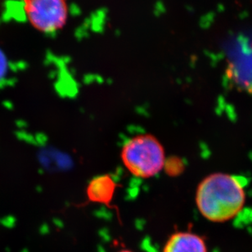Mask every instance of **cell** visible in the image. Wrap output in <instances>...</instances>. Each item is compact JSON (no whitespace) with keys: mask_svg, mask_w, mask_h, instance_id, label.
Returning a JSON list of instances; mask_svg holds the SVG:
<instances>
[{"mask_svg":"<svg viewBox=\"0 0 252 252\" xmlns=\"http://www.w3.org/2000/svg\"><path fill=\"white\" fill-rule=\"evenodd\" d=\"M195 201L204 218L215 223H223L234 218L243 210L246 192L238 178L214 173L199 184Z\"/></svg>","mask_w":252,"mask_h":252,"instance_id":"1","label":"cell"},{"mask_svg":"<svg viewBox=\"0 0 252 252\" xmlns=\"http://www.w3.org/2000/svg\"><path fill=\"white\" fill-rule=\"evenodd\" d=\"M121 159L131 175L146 180L162 171L166 157L165 148L157 137L143 133L126 141L121 151Z\"/></svg>","mask_w":252,"mask_h":252,"instance_id":"2","label":"cell"},{"mask_svg":"<svg viewBox=\"0 0 252 252\" xmlns=\"http://www.w3.org/2000/svg\"><path fill=\"white\" fill-rule=\"evenodd\" d=\"M23 9L30 24L46 34L63 29L69 17L67 0H23Z\"/></svg>","mask_w":252,"mask_h":252,"instance_id":"3","label":"cell"},{"mask_svg":"<svg viewBox=\"0 0 252 252\" xmlns=\"http://www.w3.org/2000/svg\"><path fill=\"white\" fill-rule=\"evenodd\" d=\"M117 183L110 175H101L90 180L86 189L89 201L110 206L114 198Z\"/></svg>","mask_w":252,"mask_h":252,"instance_id":"4","label":"cell"},{"mask_svg":"<svg viewBox=\"0 0 252 252\" xmlns=\"http://www.w3.org/2000/svg\"><path fill=\"white\" fill-rule=\"evenodd\" d=\"M163 252H207L203 238L190 232H178L170 236Z\"/></svg>","mask_w":252,"mask_h":252,"instance_id":"5","label":"cell"},{"mask_svg":"<svg viewBox=\"0 0 252 252\" xmlns=\"http://www.w3.org/2000/svg\"><path fill=\"white\" fill-rule=\"evenodd\" d=\"M163 170L170 177H177L185 171V162L177 157L166 158Z\"/></svg>","mask_w":252,"mask_h":252,"instance_id":"6","label":"cell"},{"mask_svg":"<svg viewBox=\"0 0 252 252\" xmlns=\"http://www.w3.org/2000/svg\"><path fill=\"white\" fill-rule=\"evenodd\" d=\"M8 70V63L4 54L0 50V81L4 79Z\"/></svg>","mask_w":252,"mask_h":252,"instance_id":"7","label":"cell"},{"mask_svg":"<svg viewBox=\"0 0 252 252\" xmlns=\"http://www.w3.org/2000/svg\"><path fill=\"white\" fill-rule=\"evenodd\" d=\"M130 252V251H128V250H124V251H122V252Z\"/></svg>","mask_w":252,"mask_h":252,"instance_id":"8","label":"cell"}]
</instances>
